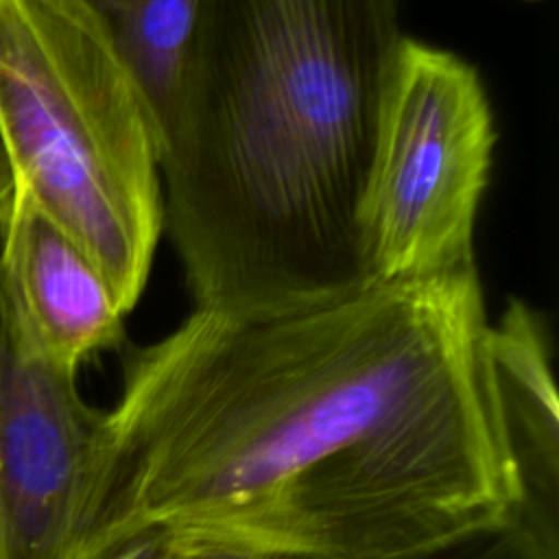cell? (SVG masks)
Returning a JSON list of instances; mask_svg holds the SVG:
<instances>
[{
	"label": "cell",
	"mask_w": 559,
	"mask_h": 559,
	"mask_svg": "<svg viewBox=\"0 0 559 559\" xmlns=\"http://www.w3.org/2000/svg\"><path fill=\"white\" fill-rule=\"evenodd\" d=\"M478 269L194 308L131 347L74 559L135 537L269 559H415L524 520Z\"/></svg>",
	"instance_id": "obj_1"
},
{
	"label": "cell",
	"mask_w": 559,
	"mask_h": 559,
	"mask_svg": "<svg viewBox=\"0 0 559 559\" xmlns=\"http://www.w3.org/2000/svg\"><path fill=\"white\" fill-rule=\"evenodd\" d=\"M400 0H201L162 131L164 231L194 308L369 282L360 212Z\"/></svg>",
	"instance_id": "obj_2"
},
{
	"label": "cell",
	"mask_w": 559,
	"mask_h": 559,
	"mask_svg": "<svg viewBox=\"0 0 559 559\" xmlns=\"http://www.w3.org/2000/svg\"><path fill=\"white\" fill-rule=\"evenodd\" d=\"M0 144L129 314L164 234L162 135L87 0H0Z\"/></svg>",
	"instance_id": "obj_3"
},
{
	"label": "cell",
	"mask_w": 559,
	"mask_h": 559,
	"mask_svg": "<svg viewBox=\"0 0 559 559\" xmlns=\"http://www.w3.org/2000/svg\"><path fill=\"white\" fill-rule=\"evenodd\" d=\"M493 148V111L478 70L452 50L406 35L391 70L360 212L367 280L476 269V218Z\"/></svg>",
	"instance_id": "obj_4"
},
{
	"label": "cell",
	"mask_w": 559,
	"mask_h": 559,
	"mask_svg": "<svg viewBox=\"0 0 559 559\" xmlns=\"http://www.w3.org/2000/svg\"><path fill=\"white\" fill-rule=\"evenodd\" d=\"M103 439L105 411L41 349L0 277V559H74Z\"/></svg>",
	"instance_id": "obj_5"
},
{
	"label": "cell",
	"mask_w": 559,
	"mask_h": 559,
	"mask_svg": "<svg viewBox=\"0 0 559 559\" xmlns=\"http://www.w3.org/2000/svg\"><path fill=\"white\" fill-rule=\"evenodd\" d=\"M0 277L41 349L61 367L124 343V317L94 262L13 183L0 229Z\"/></svg>",
	"instance_id": "obj_6"
},
{
	"label": "cell",
	"mask_w": 559,
	"mask_h": 559,
	"mask_svg": "<svg viewBox=\"0 0 559 559\" xmlns=\"http://www.w3.org/2000/svg\"><path fill=\"white\" fill-rule=\"evenodd\" d=\"M140 87L159 135L201 0H87Z\"/></svg>",
	"instance_id": "obj_7"
},
{
	"label": "cell",
	"mask_w": 559,
	"mask_h": 559,
	"mask_svg": "<svg viewBox=\"0 0 559 559\" xmlns=\"http://www.w3.org/2000/svg\"><path fill=\"white\" fill-rule=\"evenodd\" d=\"M491 354L502 378L513 419L524 424L531 445L550 478L557 474L559 408L550 369L548 336L539 314L511 299L498 321H491Z\"/></svg>",
	"instance_id": "obj_8"
},
{
	"label": "cell",
	"mask_w": 559,
	"mask_h": 559,
	"mask_svg": "<svg viewBox=\"0 0 559 559\" xmlns=\"http://www.w3.org/2000/svg\"><path fill=\"white\" fill-rule=\"evenodd\" d=\"M415 559H542V550L522 520L496 533Z\"/></svg>",
	"instance_id": "obj_9"
},
{
	"label": "cell",
	"mask_w": 559,
	"mask_h": 559,
	"mask_svg": "<svg viewBox=\"0 0 559 559\" xmlns=\"http://www.w3.org/2000/svg\"><path fill=\"white\" fill-rule=\"evenodd\" d=\"M179 550L162 535L135 537L96 559H177Z\"/></svg>",
	"instance_id": "obj_10"
},
{
	"label": "cell",
	"mask_w": 559,
	"mask_h": 559,
	"mask_svg": "<svg viewBox=\"0 0 559 559\" xmlns=\"http://www.w3.org/2000/svg\"><path fill=\"white\" fill-rule=\"evenodd\" d=\"M177 559H269L251 552H231V550H190L177 555Z\"/></svg>",
	"instance_id": "obj_11"
},
{
	"label": "cell",
	"mask_w": 559,
	"mask_h": 559,
	"mask_svg": "<svg viewBox=\"0 0 559 559\" xmlns=\"http://www.w3.org/2000/svg\"><path fill=\"white\" fill-rule=\"evenodd\" d=\"M11 194H13V181H11L9 186H2V188H0V229H2V225H4L9 205H11Z\"/></svg>",
	"instance_id": "obj_12"
},
{
	"label": "cell",
	"mask_w": 559,
	"mask_h": 559,
	"mask_svg": "<svg viewBox=\"0 0 559 559\" xmlns=\"http://www.w3.org/2000/svg\"><path fill=\"white\" fill-rule=\"evenodd\" d=\"M11 181H13V175H11V168H9L4 148H2V144H0V188H2V186H9Z\"/></svg>",
	"instance_id": "obj_13"
}]
</instances>
